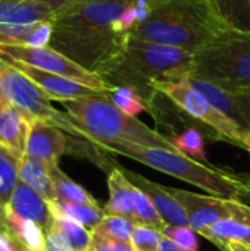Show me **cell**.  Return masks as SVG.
Listing matches in <instances>:
<instances>
[{
  "mask_svg": "<svg viewBox=\"0 0 250 251\" xmlns=\"http://www.w3.org/2000/svg\"><path fill=\"white\" fill-rule=\"evenodd\" d=\"M52 31V19L22 25H0V46L46 47L50 44Z\"/></svg>",
  "mask_w": 250,
  "mask_h": 251,
  "instance_id": "e0dca14e",
  "label": "cell"
},
{
  "mask_svg": "<svg viewBox=\"0 0 250 251\" xmlns=\"http://www.w3.org/2000/svg\"><path fill=\"white\" fill-rule=\"evenodd\" d=\"M153 88L159 94L168 97L187 115L215 131L222 141L242 147V135L245 131L236 122L222 115L217 107H214L211 101L192 85L189 75L175 81L155 82Z\"/></svg>",
  "mask_w": 250,
  "mask_h": 251,
  "instance_id": "ba28073f",
  "label": "cell"
},
{
  "mask_svg": "<svg viewBox=\"0 0 250 251\" xmlns=\"http://www.w3.org/2000/svg\"><path fill=\"white\" fill-rule=\"evenodd\" d=\"M108 97L121 112L130 116L137 118V115H140L141 112L150 110L147 103L143 100V97L131 87H124V85L113 87L108 93Z\"/></svg>",
  "mask_w": 250,
  "mask_h": 251,
  "instance_id": "f1b7e54d",
  "label": "cell"
},
{
  "mask_svg": "<svg viewBox=\"0 0 250 251\" xmlns=\"http://www.w3.org/2000/svg\"><path fill=\"white\" fill-rule=\"evenodd\" d=\"M165 191L172 196L178 204L184 209L189 226L199 235H202L205 240L209 237V228L215 222L231 218L230 212L225 207V199L214 197V196H202L172 187H165Z\"/></svg>",
  "mask_w": 250,
  "mask_h": 251,
  "instance_id": "30bf717a",
  "label": "cell"
},
{
  "mask_svg": "<svg viewBox=\"0 0 250 251\" xmlns=\"http://www.w3.org/2000/svg\"><path fill=\"white\" fill-rule=\"evenodd\" d=\"M0 94L6 103L24 112L29 119H40L49 122L66 134L85 140L90 143L88 135L74 124L68 113H62L50 104L47 96L9 60L0 56ZM91 144V143H90Z\"/></svg>",
  "mask_w": 250,
  "mask_h": 251,
  "instance_id": "52a82bcc",
  "label": "cell"
},
{
  "mask_svg": "<svg viewBox=\"0 0 250 251\" xmlns=\"http://www.w3.org/2000/svg\"><path fill=\"white\" fill-rule=\"evenodd\" d=\"M162 234L172 240L181 250L199 251V241L196 238V232L190 226H172L167 225L162 229Z\"/></svg>",
  "mask_w": 250,
  "mask_h": 251,
  "instance_id": "1f68e13d",
  "label": "cell"
},
{
  "mask_svg": "<svg viewBox=\"0 0 250 251\" xmlns=\"http://www.w3.org/2000/svg\"><path fill=\"white\" fill-rule=\"evenodd\" d=\"M6 104H7V103H6V100H4V99L1 97V94H0V110H1Z\"/></svg>",
  "mask_w": 250,
  "mask_h": 251,
  "instance_id": "60d3db41",
  "label": "cell"
},
{
  "mask_svg": "<svg viewBox=\"0 0 250 251\" xmlns=\"http://www.w3.org/2000/svg\"><path fill=\"white\" fill-rule=\"evenodd\" d=\"M18 163V159L0 147V212L9 201L15 187L19 182Z\"/></svg>",
  "mask_w": 250,
  "mask_h": 251,
  "instance_id": "f546056e",
  "label": "cell"
},
{
  "mask_svg": "<svg viewBox=\"0 0 250 251\" xmlns=\"http://www.w3.org/2000/svg\"><path fill=\"white\" fill-rule=\"evenodd\" d=\"M108 188H109V201L103 209L105 213L112 216H122L134 221L133 184L121 171V168L111 169L108 175Z\"/></svg>",
  "mask_w": 250,
  "mask_h": 251,
  "instance_id": "d6986e66",
  "label": "cell"
},
{
  "mask_svg": "<svg viewBox=\"0 0 250 251\" xmlns=\"http://www.w3.org/2000/svg\"><path fill=\"white\" fill-rule=\"evenodd\" d=\"M60 128L34 119L31 124L25 156L44 163L49 169L57 166L59 159L68 151V137Z\"/></svg>",
  "mask_w": 250,
  "mask_h": 251,
  "instance_id": "7c38bea8",
  "label": "cell"
},
{
  "mask_svg": "<svg viewBox=\"0 0 250 251\" xmlns=\"http://www.w3.org/2000/svg\"><path fill=\"white\" fill-rule=\"evenodd\" d=\"M93 234V232H91ZM90 251H136L131 244L121 243V241H113L108 240L105 237L93 234V243Z\"/></svg>",
  "mask_w": 250,
  "mask_h": 251,
  "instance_id": "d6a6232c",
  "label": "cell"
},
{
  "mask_svg": "<svg viewBox=\"0 0 250 251\" xmlns=\"http://www.w3.org/2000/svg\"><path fill=\"white\" fill-rule=\"evenodd\" d=\"M44 251H72L71 246L65 240V237L60 234V231L53 224H52L50 229L46 232Z\"/></svg>",
  "mask_w": 250,
  "mask_h": 251,
  "instance_id": "836d02e7",
  "label": "cell"
},
{
  "mask_svg": "<svg viewBox=\"0 0 250 251\" xmlns=\"http://www.w3.org/2000/svg\"><path fill=\"white\" fill-rule=\"evenodd\" d=\"M131 0H75L53 18L50 47L102 76L122 56L130 41L119 19Z\"/></svg>",
  "mask_w": 250,
  "mask_h": 251,
  "instance_id": "6da1fadb",
  "label": "cell"
},
{
  "mask_svg": "<svg viewBox=\"0 0 250 251\" xmlns=\"http://www.w3.org/2000/svg\"><path fill=\"white\" fill-rule=\"evenodd\" d=\"M62 106L96 147L127 143L144 147L174 149L167 137L149 128L136 116L121 112L109 100L108 94L66 100L62 101Z\"/></svg>",
  "mask_w": 250,
  "mask_h": 251,
  "instance_id": "277c9868",
  "label": "cell"
},
{
  "mask_svg": "<svg viewBox=\"0 0 250 251\" xmlns=\"http://www.w3.org/2000/svg\"><path fill=\"white\" fill-rule=\"evenodd\" d=\"M99 149L113 154L125 156L159 172L175 176L209 193L214 197L225 200L242 199V188L233 172L218 169L214 165L197 162L178 150L165 147H144L127 143L106 144L100 146Z\"/></svg>",
  "mask_w": 250,
  "mask_h": 251,
  "instance_id": "5b68a950",
  "label": "cell"
},
{
  "mask_svg": "<svg viewBox=\"0 0 250 251\" xmlns=\"http://www.w3.org/2000/svg\"><path fill=\"white\" fill-rule=\"evenodd\" d=\"M152 1H155L156 4H159V3H164V1H167V0H152Z\"/></svg>",
  "mask_w": 250,
  "mask_h": 251,
  "instance_id": "b9f144b4",
  "label": "cell"
},
{
  "mask_svg": "<svg viewBox=\"0 0 250 251\" xmlns=\"http://www.w3.org/2000/svg\"><path fill=\"white\" fill-rule=\"evenodd\" d=\"M41 1H44V3L56 13L59 9H62L63 6H66V4H69V3H72V1H75V0H41Z\"/></svg>",
  "mask_w": 250,
  "mask_h": 251,
  "instance_id": "74e56055",
  "label": "cell"
},
{
  "mask_svg": "<svg viewBox=\"0 0 250 251\" xmlns=\"http://www.w3.org/2000/svg\"><path fill=\"white\" fill-rule=\"evenodd\" d=\"M52 174V179L56 188V194H57V200L62 201H68V203H74V204H83V206H90L94 209H102L99 206V201L80 184L74 182L69 176H66L59 166L50 169Z\"/></svg>",
  "mask_w": 250,
  "mask_h": 251,
  "instance_id": "603a6c76",
  "label": "cell"
},
{
  "mask_svg": "<svg viewBox=\"0 0 250 251\" xmlns=\"http://www.w3.org/2000/svg\"><path fill=\"white\" fill-rule=\"evenodd\" d=\"M12 213L21 219H28L38 224L46 232L53 224V216L49 209V203L31 187L24 182H18L9 201L4 204Z\"/></svg>",
  "mask_w": 250,
  "mask_h": 251,
  "instance_id": "2e32d148",
  "label": "cell"
},
{
  "mask_svg": "<svg viewBox=\"0 0 250 251\" xmlns=\"http://www.w3.org/2000/svg\"><path fill=\"white\" fill-rule=\"evenodd\" d=\"M189 81L222 115L236 122L243 131H250V94L230 91L192 75H189Z\"/></svg>",
  "mask_w": 250,
  "mask_h": 251,
  "instance_id": "4fadbf2b",
  "label": "cell"
},
{
  "mask_svg": "<svg viewBox=\"0 0 250 251\" xmlns=\"http://www.w3.org/2000/svg\"><path fill=\"white\" fill-rule=\"evenodd\" d=\"M164 237L162 231L155 226L137 225L131 237V246L136 251H158Z\"/></svg>",
  "mask_w": 250,
  "mask_h": 251,
  "instance_id": "4dcf8cb0",
  "label": "cell"
},
{
  "mask_svg": "<svg viewBox=\"0 0 250 251\" xmlns=\"http://www.w3.org/2000/svg\"><path fill=\"white\" fill-rule=\"evenodd\" d=\"M0 251H27L3 226H0Z\"/></svg>",
  "mask_w": 250,
  "mask_h": 251,
  "instance_id": "d590c367",
  "label": "cell"
},
{
  "mask_svg": "<svg viewBox=\"0 0 250 251\" xmlns=\"http://www.w3.org/2000/svg\"><path fill=\"white\" fill-rule=\"evenodd\" d=\"M31 124L32 119L9 103L0 110V147L18 160L25 156Z\"/></svg>",
  "mask_w": 250,
  "mask_h": 251,
  "instance_id": "5bb4252c",
  "label": "cell"
},
{
  "mask_svg": "<svg viewBox=\"0 0 250 251\" xmlns=\"http://www.w3.org/2000/svg\"><path fill=\"white\" fill-rule=\"evenodd\" d=\"M192 68L193 53L172 46L130 38L122 56L102 78L111 87L134 88L152 110L155 97L159 94L153 84L187 76Z\"/></svg>",
  "mask_w": 250,
  "mask_h": 251,
  "instance_id": "3957f363",
  "label": "cell"
},
{
  "mask_svg": "<svg viewBox=\"0 0 250 251\" xmlns=\"http://www.w3.org/2000/svg\"><path fill=\"white\" fill-rule=\"evenodd\" d=\"M121 171L125 174V176L130 179V182L136 187H139L143 193L147 194V197L152 200L153 206L158 209L162 219L172 226H189V219L184 212V209L178 204V201L169 196L164 185H159L156 182L149 181L147 178L141 176L140 174H136L133 171L121 168Z\"/></svg>",
  "mask_w": 250,
  "mask_h": 251,
  "instance_id": "9a60e30c",
  "label": "cell"
},
{
  "mask_svg": "<svg viewBox=\"0 0 250 251\" xmlns=\"http://www.w3.org/2000/svg\"><path fill=\"white\" fill-rule=\"evenodd\" d=\"M225 207L230 212V216L245 225L250 226V207L243 204L240 200H225Z\"/></svg>",
  "mask_w": 250,
  "mask_h": 251,
  "instance_id": "e575fe53",
  "label": "cell"
},
{
  "mask_svg": "<svg viewBox=\"0 0 250 251\" xmlns=\"http://www.w3.org/2000/svg\"><path fill=\"white\" fill-rule=\"evenodd\" d=\"M9 60L16 69H19L25 76H28L52 101H66V100H74V99H81V97H93V96H103L105 93H100L97 90H93L75 79L56 75L52 72H46L43 69L25 65L22 62L13 60V59H6Z\"/></svg>",
  "mask_w": 250,
  "mask_h": 251,
  "instance_id": "8fae6325",
  "label": "cell"
},
{
  "mask_svg": "<svg viewBox=\"0 0 250 251\" xmlns=\"http://www.w3.org/2000/svg\"><path fill=\"white\" fill-rule=\"evenodd\" d=\"M0 56L4 59H13L22 62L25 65L43 69L46 72H52L56 75H62L71 79H75L93 90L108 94L113 87H111L102 76L94 72L87 71L80 66L65 54L46 47H25V46H0Z\"/></svg>",
  "mask_w": 250,
  "mask_h": 251,
  "instance_id": "9c48e42d",
  "label": "cell"
},
{
  "mask_svg": "<svg viewBox=\"0 0 250 251\" xmlns=\"http://www.w3.org/2000/svg\"><path fill=\"white\" fill-rule=\"evenodd\" d=\"M208 241H211L221 251H228L230 243H242L250 246V226L233 218L221 219L211 225Z\"/></svg>",
  "mask_w": 250,
  "mask_h": 251,
  "instance_id": "7402d4cb",
  "label": "cell"
},
{
  "mask_svg": "<svg viewBox=\"0 0 250 251\" xmlns=\"http://www.w3.org/2000/svg\"><path fill=\"white\" fill-rule=\"evenodd\" d=\"M168 140L171 141V144L174 146L175 150L190 156L192 159H194L197 162L211 165L206 157L203 137L196 128H187L186 131L180 132L178 135H172Z\"/></svg>",
  "mask_w": 250,
  "mask_h": 251,
  "instance_id": "4316f807",
  "label": "cell"
},
{
  "mask_svg": "<svg viewBox=\"0 0 250 251\" xmlns=\"http://www.w3.org/2000/svg\"><path fill=\"white\" fill-rule=\"evenodd\" d=\"M133 201H134V221L137 225H150L158 229H164L168 224L162 219L152 200L139 187L133 185Z\"/></svg>",
  "mask_w": 250,
  "mask_h": 251,
  "instance_id": "83f0119b",
  "label": "cell"
},
{
  "mask_svg": "<svg viewBox=\"0 0 250 251\" xmlns=\"http://www.w3.org/2000/svg\"><path fill=\"white\" fill-rule=\"evenodd\" d=\"M49 209L52 216H63L68 219H72L81 225H84L88 229H93L100 224V221L105 216L103 209H94L90 206L83 204H74L62 200H56L49 203Z\"/></svg>",
  "mask_w": 250,
  "mask_h": 251,
  "instance_id": "cb8c5ba5",
  "label": "cell"
},
{
  "mask_svg": "<svg viewBox=\"0 0 250 251\" xmlns=\"http://www.w3.org/2000/svg\"><path fill=\"white\" fill-rule=\"evenodd\" d=\"M242 147L250 153V131H245L242 135Z\"/></svg>",
  "mask_w": 250,
  "mask_h": 251,
  "instance_id": "ab89813d",
  "label": "cell"
},
{
  "mask_svg": "<svg viewBox=\"0 0 250 251\" xmlns=\"http://www.w3.org/2000/svg\"><path fill=\"white\" fill-rule=\"evenodd\" d=\"M228 26L206 0H167L136 25L130 37L196 53Z\"/></svg>",
  "mask_w": 250,
  "mask_h": 251,
  "instance_id": "7a4b0ae2",
  "label": "cell"
},
{
  "mask_svg": "<svg viewBox=\"0 0 250 251\" xmlns=\"http://www.w3.org/2000/svg\"><path fill=\"white\" fill-rule=\"evenodd\" d=\"M18 175L21 182L37 191L47 203L57 200L50 169L44 163L24 156L18 163Z\"/></svg>",
  "mask_w": 250,
  "mask_h": 251,
  "instance_id": "ffe728a7",
  "label": "cell"
},
{
  "mask_svg": "<svg viewBox=\"0 0 250 251\" xmlns=\"http://www.w3.org/2000/svg\"><path fill=\"white\" fill-rule=\"evenodd\" d=\"M136 226H137V224L131 219L122 218V216H112V215L105 213L100 224L97 226H94L91 229V232L96 235L105 237L108 240L131 244V237H133Z\"/></svg>",
  "mask_w": 250,
  "mask_h": 251,
  "instance_id": "d4e9b609",
  "label": "cell"
},
{
  "mask_svg": "<svg viewBox=\"0 0 250 251\" xmlns=\"http://www.w3.org/2000/svg\"><path fill=\"white\" fill-rule=\"evenodd\" d=\"M228 251H250V246L242 244V243H230Z\"/></svg>",
  "mask_w": 250,
  "mask_h": 251,
  "instance_id": "f35d334b",
  "label": "cell"
},
{
  "mask_svg": "<svg viewBox=\"0 0 250 251\" xmlns=\"http://www.w3.org/2000/svg\"><path fill=\"white\" fill-rule=\"evenodd\" d=\"M53 225L65 237L72 251H90L93 243L91 229L63 216H53Z\"/></svg>",
  "mask_w": 250,
  "mask_h": 251,
  "instance_id": "484cf974",
  "label": "cell"
},
{
  "mask_svg": "<svg viewBox=\"0 0 250 251\" xmlns=\"http://www.w3.org/2000/svg\"><path fill=\"white\" fill-rule=\"evenodd\" d=\"M192 76L250 94V32L225 29L193 54Z\"/></svg>",
  "mask_w": 250,
  "mask_h": 251,
  "instance_id": "8992f818",
  "label": "cell"
},
{
  "mask_svg": "<svg viewBox=\"0 0 250 251\" xmlns=\"http://www.w3.org/2000/svg\"><path fill=\"white\" fill-rule=\"evenodd\" d=\"M55 12L41 0H0V25L50 21Z\"/></svg>",
  "mask_w": 250,
  "mask_h": 251,
  "instance_id": "ac0fdd59",
  "label": "cell"
},
{
  "mask_svg": "<svg viewBox=\"0 0 250 251\" xmlns=\"http://www.w3.org/2000/svg\"><path fill=\"white\" fill-rule=\"evenodd\" d=\"M234 178L242 188V197L250 199V175H248V174H234Z\"/></svg>",
  "mask_w": 250,
  "mask_h": 251,
  "instance_id": "8d00e7d4",
  "label": "cell"
},
{
  "mask_svg": "<svg viewBox=\"0 0 250 251\" xmlns=\"http://www.w3.org/2000/svg\"><path fill=\"white\" fill-rule=\"evenodd\" d=\"M217 16L231 29L250 32V0H206Z\"/></svg>",
  "mask_w": 250,
  "mask_h": 251,
  "instance_id": "44dd1931",
  "label": "cell"
}]
</instances>
